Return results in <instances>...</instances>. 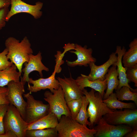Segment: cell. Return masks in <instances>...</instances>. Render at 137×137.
I'll use <instances>...</instances> for the list:
<instances>
[{
	"instance_id": "6da1fadb",
	"label": "cell",
	"mask_w": 137,
	"mask_h": 137,
	"mask_svg": "<svg viewBox=\"0 0 137 137\" xmlns=\"http://www.w3.org/2000/svg\"><path fill=\"white\" fill-rule=\"evenodd\" d=\"M5 45L8 52L7 57L14 64L21 73L23 65L28 62L29 55L33 53L31 44L27 37H25L21 42L15 38L10 37L6 40Z\"/></svg>"
},
{
	"instance_id": "7a4b0ae2",
	"label": "cell",
	"mask_w": 137,
	"mask_h": 137,
	"mask_svg": "<svg viewBox=\"0 0 137 137\" xmlns=\"http://www.w3.org/2000/svg\"><path fill=\"white\" fill-rule=\"evenodd\" d=\"M56 128L58 137H94L96 132L64 115H62Z\"/></svg>"
},
{
	"instance_id": "3957f363",
	"label": "cell",
	"mask_w": 137,
	"mask_h": 137,
	"mask_svg": "<svg viewBox=\"0 0 137 137\" xmlns=\"http://www.w3.org/2000/svg\"><path fill=\"white\" fill-rule=\"evenodd\" d=\"M83 93L89 101L87 109L89 117L90 129L93 128L100 119L107 113L114 110L110 109L103 101V97L98 92L91 89L88 92L84 88L82 90Z\"/></svg>"
},
{
	"instance_id": "277c9868",
	"label": "cell",
	"mask_w": 137,
	"mask_h": 137,
	"mask_svg": "<svg viewBox=\"0 0 137 137\" xmlns=\"http://www.w3.org/2000/svg\"><path fill=\"white\" fill-rule=\"evenodd\" d=\"M5 132L10 130L17 137H25L29 123L22 117L20 113L14 106L9 104L4 119Z\"/></svg>"
},
{
	"instance_id": "5b68a950",
	"label": "cell",
	"mask_w": 137,
	"mask_h": 137,
	"mask_svg": "<svg viewBox=\"0 0 137 137\" xmlns=\"http://www.w3.org/2000/svg\"><path fill=\"white\" fill-rule=\"evenodd\" d=\"M44 96V99L49 105V112L54 114L58 121L62 115L71 117L64 92L60 85L57 89L54 90L53 93L48 91H45Z\"/></svg>"
},
{
	"instance_id": "8992f818",
	"label": "cell",
	"mask_w": 137,
	"mask_h": 137,
	"mask_svg": "<svg viewBox=\"0 0 137 137\" xmlns=\"http://www.w3.org/2000/svg\"><path fill=\"white\" fill-rule=\"evenodd\" d=\"M103 117L108 124L113 125H125L137 129V109H125L124 110H115L104 115Z\"/></svg>"
},
{
	"instance_id": "52a82bcc",
	"label": "cell",
	"mask_w": 137,
	"mask_h": 137,
	"mask_svg": "<svg viewBox=\"0 0 137 137\" xmlns=\"http://www.w3.org/2000/svg\"><path fill=\"white\" fill-rule=\"evenodd\" d=\"M29 92L24 94L27 100L25 121L30 124L35 122L49 112V105L35 99Z\"/></svg>"
},
{
	"instance_id": "ba28073f",
	"label": "cell",
	"mask_w": 137,
	"mask_h": 137,
	"mask_svg": "<svg viewBox=\"0 0 137 137\" xmlns=\"http://www.w3.org/2000/svg\"><path fill=\"white\" fill-rule=\"evenodd\" d=\"M25 85L21 81H11L7 85L8 96L10 104L17 108L24 120L27 103L24 100L22 95L25 92Z\"/></svg>"
},
{
	"instance_id": "9c48e42d",
	"label": "cell",
	"mask_w": 137,
	"mask_h": 137,
	"mask_svg": "<svg viewBox=\"0 0 137 137\" xmlns=\"http://www.w3.org/2000/svg\"><path fill=\"white\" fill-rule=\"evenodd\" d=\"M93 128L96 131L94 137H122L133 129L129 126L121 125L115 126L108 123L102 117Z\"/></svg>"
},
{
	"instance_id": "30bf717a",
	"label": "cell",
	"mask_w": 137,
	"mask_h": 137,
	"mask_svg": "<svg viewBox=\"0 0 137 137\" xmlns=\"http://www.w3.org/2000/svg\"><path fill=\"white\" fill-rule=\"evenodd\" d=\"M43 3L40 2L36 3L34 5L28 4L21 0H11V7L6 18V22H8L10 18L14 15L21 13L30 14L36 19L40 18L42 14L40 11Z\"/></svg>"
},
{
	"instance_id": "8fae6325",
	"label": "cell",
	"mask_w": 137,
	"mask_h": 137,
	"mask_svg": "<svg viewBox=\"0 0 137 137\" xmlns=\"http://www.w3.org/2000/svg\"><path fill=\"white\" fill-rule=\"evenodd\" d=\"M56 78L64 92L66 102L79 99L84 95L82 90L80 88L76 80L72 77L71 73L69 77L64 76L62 78L58 77Z\"/></svg>"
},
{
	"instance_id": "7c38bea8",
	"label": "cell",
	"mask_w": 137,
	"mask_h": 137,
	"mask_svg": "<svg viewBox=\"0 0 137 137\" xmlns=\"http://www.w3.org/2000/svg\"><path fill=\"white\" fill-rule=\"evenodd\" d=\"M41 53L40 51L36 55L32 54L29 55V58L28 62L24 63L25 67L22 69L24 73L23 76L21 78V81L25 85L26 82H28L29 79V75L32 71L38 72L41 77H43L42 71H49V68L46 66L42 62Z\"/></svg>"
},
{
	"instance_id": "4fadbf2b",
	"label": "cell",
	"mask_w": 137,
	"mask_h": 137,
	"mask_svg": "<svg viewBox=\"0 0 137 137\" xmlns=\"http://www.w3.org/2000/svg\"><path fill=\"white\" fill-rule=\"evenodd\" d=\"M74 49L75 51L71 50L70 52L75 54L77 56V60L73 61H66L67 65L69 66H84L87 67L91 63H95L96 59L92 56L93 50L91 48H87V46L83 47L77 44H75Z\"/></svg>"
},
{
	"instance_id": "5bb4252c",
	"label": "cell",
	"mask_w": 137,
	"mask_h": 137,
	"mask_svg": "<svg viewBox=\"0 0 137 137\" xmlns=\"http://www.w3.org/2000/svg\"><path fill=\"white\" fill-rule=\"evenodd\" d=\"M56 73L54 70L50 76L45 78H40L35 80L32 78H29L28 83L27 90L32 93L48 89L53 93L54 90L57 89L60 86L58 80L55 78Z\"/></svg>"
},
{
	"instance_id": "9a60e30c",
	"label": "cell",
	"mask_w": 137,
	"mask_h": 137,
	"mask_svg": "<svg viewBox=\"0 0 137 137\" xmlns=\"http://www.w3.org/2000/svg\"><path fill=\"white\" fill-rule=\"evenodd\" d=\"M115 52L112 53L109 56L108 60L101 65L97 66L95 63L92 62L89 65L91 71L88 76L86 75L88 79L90 81H103L105 79V75L109 68L117 62V56Z\"/></svg>"
},
{
	"instance_id": "2e32d148",
	"label": "cell",
	"mask_w": 137,
	"mask_h": 137,
	"mask_svg": "<svg viewBox=\"0 0 137 137\" xmlns=\"http://www.w3.org/2000/svg\"><path fill=\"white\" fill-rule=\"evenodd\" d=\"M126 51V49L123 46L122 48L120 46H116L115 52L117 54V60L114 64L117 67V70L118 74L119 82L116 90H118L124 86L128 87L131 90L133 89L129 85V81L126 77V72L127 67L123 66L122 64L123 56Z\"/></svg>"
},
{
	"instance_id": "e0dca14e",
	"label": "cell",
	"mask_w": 137,
	"mask_h": 137,
	"mask_svg": "<svg viewBox=\"0 0 137 137\" xmlns=\"http://www.w3.org/2000/svg\"><path fill=\"white\" fill-rule=\"evenodd\" d=\"M77 84L82 90L85 87H90L99 92L103 97L104 91L107 88V79L103 81L89 80L86 75L81 74L76 79Z\"/></svg>"
},
{
	"instance_id": "ac0fdd59",
	"label": "cell",
	"mask_w": 137,
	"mask_h": 137,
	"mask_svg": "<svg viewBox=\"0 0 137 137\" xmlns=\"http://www.w3.org/2000/svg\"><path fill=\"white\" fill-rule=\"evenodd\" d=\"M58 122L57 116L54 113L49 112L35 122L29 124L27 130L56 127Z\"/></svg>"
},
{
	"instance_id": "d6986e66",
	"label": "cell",
	"mask_w": 137,
	"mask_h": 137,
	"mask_svg": "<svg viewBox=\"0 0 137 137\" xmlns=\"http://www.w3.org/2000/svg\"><path fill=\"white\" fill-rule=\"evenodd\" d=\"M116 67L115 65L113 64L105 75V78L107 79V90L103 96V99L107 98L114 90H116L118 85L119 81Z\"/></svg>"
},
{
	"instance_id": "ffe728a7",
	"label": "cell",
	"mask_w": 137,
	"mask_h": 137,
	"mask_svg": "<svg viewBox=\"0 0 137 137\" xmlns=\"http://www.w3.org/2000/svg\"><path fill=\"white\" fill-rule=\"evenodd\" d=\"M17 68L16 66L13 63L11 66L0 71V87L7 85L11 81H20L21 73L17 71Z\"/></svg>"
},
{
	"instance_id": "44dd1931",
	"label": "cell",
	"mask_w": 137,
	"mask_h": 137,
	"mask_svg": "<svg viewBox=\"0 0 137 137\" xmlns=\"http://www.w3.org/2000/svg\"><path fill=\"white\" fill-rule=\"evenodd\" d=\"M129 48L123 55L122 62L124 66L129 67L137 64V39H134L130 43Z\"/></svg>"
},
{
	"instance_id": "7402d4cb",
	"label": "cell",
	"mask_w": 137,
	"mask_h": 137,
	"mask_svg": "<svg viewBox=\"0 0 137 137\" xmlns=\"http://www.w3.org/2000/svg\"><path fill=\"white\" fill-rule=\"evenodd\" d=\"M103 101L105 103L110 109L114 110L116 109L122 110L123 109H135L137 105L134 103H125L119 100L115 93L111 94L108 97Z\"/></svg>"
},
{
	"instance_id": "603a6c76",
	"label": "cell",
	"mask_w": 137,
	"mask_h": 137,
	"mask_svg": "<svg viewBox=\"0 0 137 137\" xmlns=\"http://www.w3.org/2000/svg\"><path fill=\"white\" fill-rule=\"evenodd\" d=\"M58 133L56 127L35 130H28L25 137H58Z\"/></svg>"
},
{
	"instance_id": "cb8c5ba5",
	"label": "cell",
	"mask_w": 137,
	"mask_h": 137,
	"mask_svg": "<svg viewBox=\"0 0 137 137\" xmlns=\"http://www.w3.org/2000/svg\"><path fill=\"white\" fill-rule=\"evenodd\" d=\"M115 93L119 100H132L137 105V91H132L128 87H122L118 90H116Z\"/></svg>"
},
{
	"instance_id": "d4e9b609",
	"label": "cell",
	"mask_w": 137,
	"mask_h": 137,
	"mask_svg": "<svg viewBox=\"0 0 137 137\" xmlns=\"http://www.w3.org/2000/svg\"><path fill=\"white\" fill-rule=\"evenodd\" d=\"M82 103L80 109L75 119L80 124L87 126H89L90 125V121L88 120L89 118L87 108L89 104V101L84 95L82 97Z\"/></svg>"
},
{
	"instance_id": "484cf974",
	"label": "cell",
	"mask_w": 137,
	"mask_h": 137,
	"mask_svg": "<svg viewBox=\"0 0 137 137\" xmlns=\"http://www.w3.org/2000/svg\"><path fill=\"white\" fill-rule=\"evenodd\" d=\"M82 103V97L66 102L70 111L72 119H75L81 108Z\"/></svg>"
},
{
	"instance_id": "4316f807",
	"label": "cell",
	"mask_w": 137,
	"mask_h": 137,
	"mask_svg": "<svg viewBox=\"0 0 137 137\" xmlns=\"http://www.w3.org/2000/svg\"><path fill=\"white\" fill-rule=\"evenodd\" d=\"M126 77L129 82L134 83V86L137 87V64L127 67L126 72Z\"/></svg>"
},
{
	"instance_id": "83f0119b",
	"label": "cell",
	"mask_w": 137,
	"mask_h": 137,
	"mask_svg": "<svg viewBox=\"0 0 137 137\" xmlns=\"http://www.w3.org/2000/svg\"><path fill=\"white\" fill-rule=\"evenodd\" d=\"M8 52L5 48L2 52L0 53V71L4 70L11 66L13 63L8 61L7 57Z\"/></svg>"
},
{
	"instance_id": "f1b7e54d",
	"label": "cell",
	"mask_w": 137,
	"mask_h": 137,
	"mask_svg": "<svg viewBox=\"0 0 137 137\" xmlns=\"http://www.w3.org/2000/svg\"><path fill=\"white\" fill-rule=\"evenodd\" d=\"M8 105L7 104L0 105V134H4L5 132L4 119Z\"/></svg>"
},
{
	"instance_id": "f546056e",
	"label": "cell",
	"mask_w": 137,
	"mask_h": 137,
	"mask_svg": "<svg viewBox=\"0 0 137 137\" xmlns=\"http://www.w3.org/2000/svg\"><path fill=\"white\" fill-rule=\"evenodd\" d=\"M8 91L7 87L5 86L0 87V105L10 104L8 96Z\"/></svg>"
},
{
	"instance_id": "4dcf8cb0",
	"label": "cell",
	"mask_w": 137,
	"mask_h": 137,
	"mask_svg": "<svg viewBox=\"0 0 137 137\" xmlns=\"http://www.w3.org/2000/svg\"><path fill=\"white\" fill-rule=\"evenodd\" d=\"M9 11L8 7L3 8L0 10V30L5 26L6 18Z\"/></svg>"
},
{
	"instance_id": "1f68e13d",
	"label": "cell",
	"mask_w": 137,
	"mask_h": 137,
	"mask_svg": "<svg viewBox=\"0 0 137 137\" xmlns=\"http://www.w3.org/2000/svg\"><path fill=\"white\" fill-rule=\"evenodd\" d=\"M11 0H0V10L6 7H8L11 5Z\"/></svg>"
},
{
	"instance_id": "d6a6232c",
	"label": "cell",
	"mask_w": 137,
	"mask_h": 137,
	"mask_svg": "<svg viewBox=\"0 0 137 137\" xmlns=\"http://www.w3.org/2000/svg\"><path fill=\"white\" fill-rule=\"evenodd\" d=\"M0 137H17L13 132L10 130L6 131L4 133L0 134Z\"/></svg>"
},
{
	"instance_id": "836d02e7",
	"label": "cell",
	"mask_w": 137,
	"mask_h": 137,
	"mask_svg": "<svg viewBox=\"0 0 137 137\" xmlns=\"http://www.w3.org/2000/svg\"><path fill=\"white\" fill-rule=\"evenodd\" d=\"M124 136L126 137H137V129H133L132 131L126 134Z\"/></svg>"
}]
</instances>
